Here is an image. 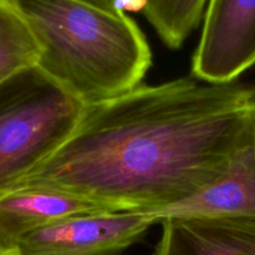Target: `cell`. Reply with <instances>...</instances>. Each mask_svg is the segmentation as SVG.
<instances>
[{
	"label": "cell",
	"mask_w": 255,
	"mask_h": 255,
	"mask_svg": "<svg viewBox=\"0 0 255 255\" xmlns=\"http://www.w3.org/2000/svg\"><path fill=\"white\" fill-rule=\"evenodd\" d=\"M254 129L253 84L183 77L139 85L85 106L64 144L7 192L55 189L153 213L216 181Z\"/></svg>",
	"instance_id": "cell-1"
},
{
	"label": "cell",
	"mask_w": 255,
	"mask_h": 255,
	"mask_svg": "<svg viewBox=\"0 0 255 255\" xmlns=\"http://www.w3.org/2000/svg\"><path fill=\"white\" fill-rule=\"evenodd\" d=\"M41 49L36 66L87 105L142 85L152 52L138 25L76 0H9Z\"/></svg>",
	"instance_id": "cell-2"
},
{
	"label": "cell",
	"mask_w": 255,
	"mask_h": 255,
	"mask_svg": "<svg viewBox=\"0 0 255 255\" xmlns=\"http://www.w3.org/2000/svg\"><path fill=\"white\" fill-rule=\"evenodd\" d=\"M84 109L37 66L0 84V197L64 144Z\"/></svg>",
	"instance_id": "cell-3"
},
{
	"label": "cell",
	"mask_w": 255,
	"mask_h": 255,
	"mask_svg": "<svg viewBox=\"0 0 255 255\" xmlns=\"http://www.w3.org/2000/svg\"><path fill=\"white\" fill-rule=\"evenodd\" d=\"M152 226L134 211L74 214L25 234L14 248L19 255H120Z\"/></svg>",
	"instance_id": "cell-4"
},
{
	"label": "cell",
	"mask_w": 255,
	"mask_h": 255,
	"mask_svg": "<svg viewBox=\"0 0 255 255\" xmlns=\"http://www.w3.org/2000/svg\"><path fill=\"white\" fill-rule=\"evenodd\" d=\"M255 65V0H209L192 75L211 84L238 80Z\"/></svg>",
	"instance_id": "cell-5"
},
{
	"label": "cell",
	"mask_w": 255,
	"mask_h": 255,
	"mask_svg": "<svg viewBox=\"0 0 255 255\" xmlns=\"http://www.w3.org/2000/svg\"><path fill=\"white\" fill-rule=\"evenodd\" d=\"M154 255H255V218L173 216L163 219Z\"/></svg>",
	"instance_id": "cell-6"
},
{
	"label": "cell",
	"mask_w": 255,
	"mask_h": 255,
	"mask_svg": "<svg viewBox=\"0 0 255 255\" xmlns=\"http://www.w3.org/2000/svg\"><path fill=\"white\" fill-rule=\"evenodd\" d=\"M144 216L153 224L173 216L255 218V129L216 181L182 203Z\"/></svg>",
	"instance_id": "cell-7"
},
{
	"label": "cell",
	"mask_w": 255,
	"mask_h": 255,
	"mask_svg": "<svg viewBox=\"0 0 255 255\" xmlns=\"http://www.w3.org/2000/svg\"><path fill=\"white\" fill-rule=\"evenodd\" d=\"M115 212L97 202L47 188H20L0 197V247L12 249L25 234L74 214Z\"/></svg>",
	"instance_id": "cell-8"
},
{
	"label": "cell",
	"mask_w": 255,
	"mask_h": 255,
	"mask_svg": "<svg viewBox=\"0 0 255 255\" xmlns=\"http://www.w3.org/2000/svg\"><path fill=\"white\" fill-rule=\"evenodd\" d=\"M41 49L31 29L9 0H0V84L36 66Z\"/></svg>",
	"instance_id": "cell-9"
},
{
	"label": "cell",
	"mask_w": 255,
	"mask_h": 255,
	"mask_svg": "<svg viewBox=\"0 0 255 255\" xmlns=\"http://www.w3.org/2000/svg\"><path fill=\"white\" fill-rule=\"evenodd\" d=\"M209 0H146L143 15L163 44L179 49L197 29Z\"/></svg>",
	"instance_id": "cell-10"
},
{
	"label": "cell",
	"mask_w": 255,
	"mask_h": 255,
	"mask_svg": "<svg viewBox=\"0 0 255 255\" xmlns=\"http://www.w3.org/2000/svg\"><path fill=\"white\" fill-rule=\"evenodd\" d=\"M76 1L91 5V6L105 10L107 12H112V14H125L124 11L120 10L119 0H76Z\"/></svg>",
	"instance_id": "cell-11"
},
{
	"label": "cell",
	"mask_w": 255,
	"mask_h": 255,
	"mask_svg": "<svg viewBox=\"0 0 255 255\" xmlns=\"http://www.w3.org/2000/svg\"><path fill=\"white\" fill-rule=\"evenodd\" d=\"M146 0H119V7L121 11H143Z\"/></svg>",
	"instance_id": "cell-12"
},
{
	"label": "cell",
	"mask_w": 255,
	"mask_h": 255,
	"mask_svg": "<svg viewBox=\"0 0 255 255\" xmlns=\"http://www.w3.org/2000/svg\"><path fill=\"white\" fill-rule=\"evenodd\" d=\"M0 255H19V253L16 252V249H7V248H2L0 247Z\"/></svg>",
	"instance_id": "cell-13"
}]
</instances>
